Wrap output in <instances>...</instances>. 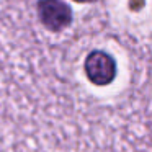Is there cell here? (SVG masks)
I'll return each instance as SVG.
<instances>
[{
	"mask_svg": "<svg viewBox=\"0 0 152 152\" xmlns=\"http://www.w3.org/2000/svg\"><path fill=\"white\" fill-rule=\"evenodd\" d=\"M75 2H82V4H85V2H93V0H75Z\"/></svg>",
	"mask_w": 152,
	"mask_h": 152,
	"instance_id": "3957f363",
	"label": "cell"
},
{
	"mask_svg": "<svg viewBox=\"0 0 152 152\" xmlns=\"http://www.w3.org/2000/svg\"><path fill=\"white\" fill-rule=\"evenodd\" d=\"M85 74L95 85H108L116 77V62L103 51H93L85 59Z\"/></svg>",
	"mask_w": 152,
	"mask_h": 152,
	"instance_id": "6da1fadb",
	"label": "cell"
},
{
	"mask_svg": "<svg viewBox=\"0 0 152 152\" xmlns=\"http://www.w3.org/2000/svg\"><path fill=\"white\" fill-rule=\"evenodd\" d=\"M39 20L48 30L59 31L69 26L72 21L70 7L66 5L62 0H39L38 4Z\"/></svg>",
	"mask_w": 152,
	"mask_h": 152,
	"instance_id": "7a4b0ae2",
	"label": "cell"
}]
</instances>
